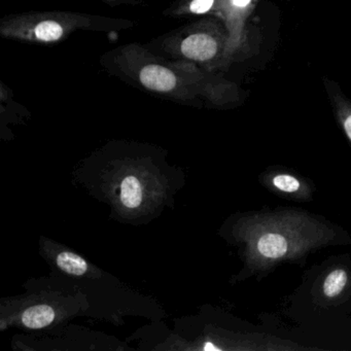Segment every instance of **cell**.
Wrapping results in <instances>:
<instances>
[{
	"label": "cell",
	"mask_w": 351,
	"mask_h": 351,
	"mask_svg": "<svg viewBox=\"0 0 351 351\" xmlns=\"http://www.w3.org/2000/svg\"><path fill=\"white\" fill-rule=\"evenodd\" d=\"M260 0H223V9L229 22L230 51L241 48L245 44V23Z\"/></svg>",
	"instance_id": "6da1fadb"
},
{
	"label": "cell",
	"mask_w": 351,
	"mask_h": 351,
	"mask_svg": "<svg viewBox=\"0 0 351 351\" xmlns=\"http://www.w3.org/2000/svg\"><path fill=\"white\" fill-rule=\"evenodd\" d=\"M221 42L217 36L197 34L182 40L180 50L186 58L196 61H209L217 56Z\"/></svg>",
	"instance_id": "7a4b0ae2"
},
{
	"label": "cell",
	"mask_w": 351,
	"mask_h": 351,
	"mask_svg": "<svg viewBox=\"0 0 351 351\" xmlns=\"http://www.w3.org/2000/svg\"><path fill=\"white\" fill-rule=\"evenodd\" d=\"M143 86L154 91L167 92L176 85V77L169 69L158 65L145 67L141 73Z\"/></svg>",
	"instance_id": "3957f363"
},
{
	"label": "cell",
	"mask_w": 351,
	"mask_h": 351,
	"mask_svg": "<svg viewBox=\"0 0 351 351\" xmlns=\"http://www.w3.org/2000/svg\"><path fill=\"white\" fill-rule=\"evenodd\" d=\"M55 319V311L47 305L34 306L24 312L22 315V324L28 328H46Z\"/></svg>",
	"instance_id": "277c9868"
},
{
	"label": "cell",
	"mask_w": 351,
	"mask_h": 351,
	"mask_svg": "<svg viewBox=\"0 0 351 351\" xmlns=\"http://www.w3.org/2000/svg\"><path fill=\"white\" fill-rule=\"evenodd\" d=\"M289 250L287 240L277 234H267L258 241V250L264 258L277 260L282 258Z\"/></svg>",
	"instance_id": "5b68a950"
},
{
	"label": "cell",
	"mask_w": 351,
	"mask_h": 351,
	"mask_svg": "<svg viewBox=\"0 0 351 351\" xmlns=\"http://www.w3.org/2000/svg\"><path fill=\"white\" fill-rule=\"evenodd\" d=\"M120 200L127 209H137L143 202L141 184L135 176H127L121 184Z\"/></svg>",
	"instance_id": "8992f818"
},
{
	"label": "cell",
	"mask_w": 351,
	"mask_h": 351,
	"mask_svg": "<svg viewBox=\"0 0 351 351\" xmlns=\"http://www.w3.org/2000/svg\"><path fill=\"white\" fill-rule=\"evenodd\" d=\"M56 264L61 270L73 276H83L89 270L85 258L71 252H62L57 256Z\"/></svg>",
	"instance_id": "52a82bcc"
},
{
	"label": "cell",
	"mask_w": 351,
	"mask_h": 351,
	"mask_svg": "<svg viewBox=\"0 0 351 351\" xmlns=\"http://www.w3.org/2000/svg\"><path fill=\"white\" fill-rule=\"evenodd\" d=\"M347 273L342 269L332 271L326 277L324 285V291L328 297H335L339 295L347 283Z\"/></svg>",
	"instance_id": "ba28073f"
},
{
	"label": "cell",
	"mask_w": 351,
	"mask_h": 351,
	"mask_svg": "<svg viewBox=\"0 0 351 351\" xmlns=\"http://www.w3.org/2000/svg\"><path fill=\"white\" fill-rule=\"evenodd\" d=\"M34 34L42 42H55L63 36V28L54 21H45L38 24Z\"/></svg>",
	"instance_id": "9c48e42d"
},
{
	"label": "cell",
	"mask_w": 351,
	"mask_h": 351,
	"mask_svg": "<svg viewBox=\"0 0 351 351\" xmlns=\"http://www.w3.org/2000/svg\"><path fill=\"white\" fill-rule=\"evenodd\" d=\"M273 184L276 186L278 190L285 193H295L299 190V180L293 176H287V174H280V176H275L273 178Z\"/></svg>",
	"instance_id": "30bf717a"
},
{
	"label": "cell",
	"mask_w": 351,
	"mask_h": 351,
	"mask_svg": "<svg viewBox=\"0 0 351 351\" xmlns=\"http://www.w3.org/2000/svg\"><path fill=\"white\" fill-rule=\"evenodd\" d=\"M217 0H193L190 5V11L194 14H205L210 11Z\"/></svg>",
	"instance_id": "8fae6325"
}]
</instances>
